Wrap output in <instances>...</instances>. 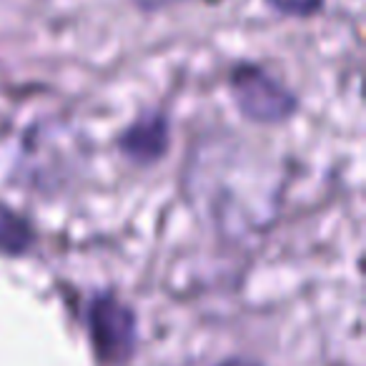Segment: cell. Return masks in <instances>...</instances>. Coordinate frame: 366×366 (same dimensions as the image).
Wrapping results in <instances>:
<instances>
[{
  "mask_svg": "<svg viewBox=\"0 0 366 366\" xmlns=\"http://www.w3.org/2000/svg\"><path fill=\"white\" fill-rule=\"evenodd\" d=\"M33 231L23 216L0 206V251L11 256H21L31 249Z\"/></svg>",
  "mask_w": 366,
  "mask_h": 366,
  "instance_id": "277c9868",
  "label": "cell"
},
{
  "mask_svg": "<svg viewBox=\"0 0 366 366\" xmlns=\"http://www.w3.org/2000/svg\"><path fill=\"white\" fill-rule=\"evenodd\" d=\"M274 11L284 13V16H299L306 18L311 13H316L321 6H324V0H266Z\"/></svg>",
  "mask_w": 366,
  "mask_h": 366,
  "instance_id": "5b68a950",
  "label": "cell"
},
{
  "mask_svg": "<svg viewBox=\"0 0 366 366\" xmlns=\"http://www.w3.org/2000/svg\"><path fill=\"white\" fill-rule=\"evenodd\" d=\"M226 366H244V364H226Z\"/></svg>",
  "mask_w": 366,
  "mask_h": 366,
  "instance_id": "52a82bcc",
  "label": "cell"
},
{
  "mask_svg": "<svg viewBox=\"0 0 366 366\" xmlns=\"http://www.w3.org/2000/svg\"><path fill=\"white\" fill-rule=\"evenodd\" d=\"M231 93L246 118L256 123L286 121L296 111V96L259 66H239L231 73Z\"/></svg>",
  "mask_w": 366,
  "mask_h": 366,
  "instance_id": "6da1fadb",
  "label": "cell"
},
{
  "mask_svg": "<svg viewBox=\"0 0 366 366\" xmlns=\"http://www.w3.org/2000/svg\"><path fill=\"white\" fill-rule=\"evenodd\" d=\"M138 8L143 11H158V8H166V6H173V3H181V0H133Z\"/></svg>",
  "mask_w": 366,
  "mask_h": 366,
  "instance_id": "8992f818",
  "label": "cell"
},
{
  "mask_svg": "<svg viewBox=\"0 0 366 366\" xmlns=\"http://www.w3.org/2000/svg\"><path fill=\"white\" fill-rule=\"evenodd\" d=\"M136 321L128 306L116 301L113 296H101L91 306V336L98 354L108 361L123 359L133 346Z\"/></svg>",
  "mask_w": 366,
  "mask_h": 366,
  "instance_id": "7a4b0ae2",
  "label": "cell"
},
{
  "mask_svg": "<svg viewBox=\"0 0 366 366\" xmlns=\"http://www.w3.org/2000/svg\"><path fill=\"white\" fill-rule=\"evenodd\" d=\"M118 146L133 163H156L168 148V118L163 113H148L138 118L118 138Z\"/></svg>",
  "mask_w": 366,
  "mask_h": 366,
  "instance_id": "3957f363",
  "label": "cell"
}]
</instances>
